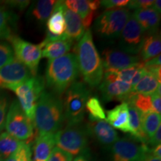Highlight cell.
<instances>
[{"label": "cell", "mask_w": 161, "mask_h": 161, "mask_svg": "<svg viewBox=\"0 0 161 161\" xmlns=\"http://www.w3.org/2000/svg\"><path fill=\"white\" fill-rule=\"evenodd\" d=\"M74 51L79 72L84 82L91 87L99 86L103 80L104 69L90 29H86L84 32Z\"/></svg>", "instance_id": "obj_1"}, {"label": "cell", "mask_w": 161, "mask_h": 161, "mask_svg": "<svg viewBox=\"0 0 161 161\" xmlns=\"http://www.w3.org/2000/svg\"><path fill=\"white\" fill-rule=\"evenodd\" d=\"M64 119L61 98L44 90L37 101L33 121L38 134H55L61 128Z\"/></svg>", "instance_id": "obj_2"}, {"label": "cell", "mask_w": 161, "mask_h": 161, "mask_svg": "<svg viewBox=\"0 0 161 161\" xmlns=\"http://www.w3.org/2000/svg\"><path fill=\"white\" fill-rule=\"evenodd\" d=\"M78 75L76 56L74 53H68L56 59L48 60L45 83L51 92L60 96L75 83Z\"/></svg>", "instance_id": "obj_3"}, {"label": "cell", "mask_w": 161, "mask_h": 161, "mask_svg": "<svg viewBox=\"0 0 161 161\" xmlns=\"http://www.w3.org/2000/svg\"><path fill=\"white\" fill-rule=\"evenodd\" d=\"M63 102L64 117L68 125H80L85 114L90 90L83 82L75 81L64 92Z\"/></svg>", "instance_id": "obj_4"}, {"label": "cell", "mask_w": 161, "mask_h": 161, "mask_svg": "<svg viewBox=\"0 0 161 161\" xmlns=\"http://www.w3.org/2000/svg\"><path fill=\"white\" fill-rule=\"evenodd\" d=\"M45 80L40 76H31L23 83L10 86L8 90L15 92L18 102L30 120L33 122L36 107L40 94L45 89Z\"/></svg>", "instance_id": "obj_5"}, {"label": "cell", "mask_w": 161, "mask_h": 161, "mask_svg": "<svg viewBox=\"0 0 161 161\" xmlns=\"http://www.w3.org/2000/svg\"><path fill=\"white\" fill-rule=\"evenodd\" d=\"M130 16L129 10L125 8L106 10L96 18L94 29L96 33L104 39L118 38Z\"/></svg>", "instance_id": "obj_6"}, {"label": "cell", "mask_w": 161, "mask_h": 161, "mask_svg": "<svg viewBox=\"0 0 161 161\" xmlns=\"http://www.w3.org/2000/svg\"><path fill=\"white\" fill-rule=\"evenodd\" d=\"M55 144L72 156H78L87 148V132L80 125H68L55 134Z\"/></svg>", "instance_id": "obj_7"}, {"label": "cell", "mask_w": 161, "mask_h": 161, "mask_svg": "<svg viewBox=\"0 0 161 161\" xmlns=\"http://www.w3.org/2000/svg\"><path fill=\"white\" fill-rule=\"evenodd\" d=\"M5 127L10 135L23 142L31 138L34 134L33 122L25 115L17 100L9 107Z\"/></svg>", "instance_id": "obj_8"}, {"label": "cell", "mask_w": 161, "mask_h": 161, "mask_svg": "<svg viewBox=\"0 0 161 161\" xmlns=\"http://www.w3.org/2000/svg\"><path fill=\"white\" fill-rule=\"evenodd\" d=\"M8 40L13 47L16 59L30 70L32 76L37 75L38 65L42 58L41 47L14 35H12Z\"/></svg>", "instance_id": "obj_9"}, {"label": "cell", "mask_w": 161, "mask_h": 161, "mask_svg": "<svg viewBox=\"0 0 161 161\" xmlns=\"http://www.w3.org/2000/svg\"><path fill=\"white\" fill-rule=\"evenodd\" d=\"M146 35V32L136 19L130 14L120 34L119 47L122 52L127 54L136 55L140 52Z\"/></svg>", "instance_id": "obj_10"}, {"label": "cell", "mask_w": 161, "mask_h": 161, "mask_svg": "<svg viewBox=\"0 0 161 161\" xmlns=\"http://www.w3.org/2000/svg\"><path fill=\"white\" fill-rule=\"evenodd\" d=\"M103 79L99 84V90L104 101L117 100L127 102L134 93L131 85L119 79L114 72L105 71Z\"/></svg>", "instance_id": "obj_11"}, {"label": "cell", "mask_w": 161, "mask_h": 161, "mask_svg": "<svg viewBox=\"0 0 161 161\" xmlns=\"http://www.w3.org/2000/svg\"><path fill=\"white\" fill-rule=\"evenodd\" d=\"M149 148L145 144H139L134 140L119 139L111 146L113 161H140Z\"/></svg>", "instance_id": "obj_12"}, {"label": "cell", "mask_w": 161, "mask_h": 161, "mask_svg": "<svg viewBox=\"0 0 161 161\" xmlns=\"http://www.w3.org/2000/svg\"><path fill=\"white\" fill-rule=\"evenodd\" d=\"M31 76L30 70L14 58L0 69V88L8 89L10 86L23 83Z\"/></svg>", "instance_id": "obj_13"}, {"label": "cell", "mask_w": 161, "mask_h": 161, "mask_svg": "<svg viewBox=\"0 0 161 161\" xmlns=\"http://www.w3.org/2000/svg\"><path fill=\"white\" fill-rule=\"evenodd\" d=\"M102 64L105 71L121 70L140 63V56L131 55L116 49H107L102 52Z\"/></svg>", "instance_id": "obj_14"}, {"label": "cell", "mask_w": 161, "mask_h": 161, "mask_svg": "<svg viewBox=\"0 0 161 161\" xmlns=\"http://www.w3.org/2000/svg\"><path fill=\"white\" fill-rule=\"evenodd\" d=\"M86 130L104 146H111L119 140L117 132L105 120H90Z\"/></svg>", "instance_id": "obj_15"}, {"label": "cell", "mask_w": 161, "mask_h": 161, "mask_svg": "<svg viewBox=\"0 0 161 161\" xmlns=\"http://www.w3.org/2000/svg\"><path fill=\"white\" fill-rule=\"evenodd\" d=\"M66 7L79 16L84 29H89L95 11L100 6V1L90 0H67L64 2Z\"/></svg>", "instance_id": "obj_16"}, {"label": "cell", "mask_w": 161, "mask_h": 161, "mask_svg": "<svg viewBox=\"0 0 161 161\" xmlns=\"http://www.w3.org/2000/svg\"><path fill=\"white\" fill-rule=\"evenodd\" d=\"M114 128L129 133V113L127 102H122L107 112L106 120Z\"/></svg>", "instance_id": "obj_17"}, {"label": "cell", "mask_w": 161, "mask_h": 161, "mask_svg": "<svg viewBox=\"0 0 161 161\" xmlns=\"http://www.w3.org/2000/svg\"><path fill=\"white\" fill-rule=\"evenodd\" d=\"M148 35L156 34L160 22V14L152 7L146 9L136 10L132 14Z\"/></svg>", "instance_id": "obj_18"}, {"label": "cell", "mask_w": 161, "mask_h": 161, "mask_svg": "<svg viewBox=\"0 0 161 161\" xmlns=\"http://www.w3.org/2000/svg\"><path fill=\"white\" fill-rule=\"evenodd\" d=\"M64 16L66 23L65 34L72 42L79 41L85 32L81 19L77 14L68 9L65 4L64 7Z\"/></svg>", "instance_id": "obj_19"}, {"label": "cell", "mask_w": 161, "mask_h": 161, "mask_svg": "<svg viewBox=\"0 0 161 161\" xmlns=\"http://www.w3.org/2000/svg\"><path fill=\"white\" fill-rule=\"evenodd\" d=\"M55 146V134H38L33 148L34 161H47Z\"/></svg>", "instance_id": "obj_20"}, {"label": "cell", "mask_w": 161, "mask_h": 161, "mask_svg": "<svg viewBox=\"0 0 161 161\" xmlns=\"http://www.w3.org/2000/svg\"><path fill=\"white\" fill-rule=\"evenodd\" d=\"M57 3L55 0H39L31 4L28 15L39 23H44L49 19Z\"/></svg>", "instance_id": "obj_21"}, {"label": "cell", "mask_w": 161, "mask_h": 161, "mask_svg": "<svg viewBox=\"0 0 161 161\" xmlns=\"http://www.w3.org/2000/svg\"><path fill=\"white\" fill-rule=\"evenodd\" d=\"M64 1H57L52 14L46 22L48 31L55 35L65 33L66 23L64 16Z\"/></svg>", "instance_id": "obj_22"}, {"label": "cell", "mask_w": 161, "mask_h": 161, "mask_svg": "<svg viewBox=\"0 0 161 161\" xmlns=\"http://www.w3.org/2000/svg\"><path fill=\"white\" fill-rule=\"evenodd\" d=\"M109 71L114 72L119 79L129 84L132 87H134L146 73V70L145 69V64L142 61L136 64V65L130 66V67L126 68V69L121 70H109Z\"/></svg>", "instance_id": "obj_23"}, {"label": "cell", "mask_w": 161, "mask_h": 161, "mask_svg": "<svg viewBox=\"0 0 161 161\" xmlns=\"http://www.w3.org/2000/svg\"><path fill=\"white\" fill-rule=\"evenodd\" d=\"M72 43L73 42L69 38L47 43L42 49V58L52 60L62 57L68 54L71 49Z\"/></svg>", "instance_id": "obj_24"}, {"label": "cell", "mask_w": 161, "mask_h": 161, "mask_svg": "<svg viewBox=\"0 0 161 161\" xmlns=\"http://www.w3.org/2000/svg\"><path fill=\"white\" fill-rule=\"evenodd\" d=\"M128 105L129 113V133L136 140L141 142L142 144L146 145L149 139L142 130L141 123V113L131 104L128 103Z\"/></svg>", "instance_id": "obj_25"}, {"label": "cell", "mask_w": 161, "mask_h": 161, "mask_svg": "<svg viewBox=\"0 0 161 161\" xmlns=\"http://www.w3.org/2000/svg\"><path fill=\"white\" fill-rule=\"evenodd\" d=\"M161 52V40L158 33L148 35L145 37L140 50V58L142 62H146L160 55Z\"/></svg>", "instance_id": "obj_26"}, {"label": "cell", "mask_w": 161, "mask_h": 161, "mask_svg": "<svg viewBox=\"0 0 161 161\" xmlns=\"http://www.w3.org/2000/svg\"><path fill=\"white\" fill-rule=\"evenodd\" d=\"M160 78L146 71L143 77L132 88V92L134 93L151 96L156 92L160 85Z\"/></svg>", "instance_id": "obj_27"}, {"label": "cell", "mask_w": 161, "mask_h": 161, "mask_svg": "<svg viewBox=\"0 0 161 161\" xmlns=\"http://www.w3.org/2000/svg\"><path fill=\"white\" fill-rule=\"evenodd\" d=\"M23 142L10 135L7 132L0 134V158L5 161L14 154Z\"/></svg>", "instance_id": "obj_28"}, {"label": "cell", "mask_w": 161, "mask_h": 161, "mask_svg": "<svg viewBox=\"0 0 161 161\" xmlns=\"http://www.w3.org/2000/svg\"><path fill=\"white\" fill-rule=\"evenodd\" d=\"M160 114L154 112H149L146 114H141V123L145 134L148 139L154 135L156 130L160 126Z\"/></svg>", "instance_id": "obj_29"}, {"label": "cell", "mask_w": 161, "mask_h": 161, "mask_svg": "<svg viewBox=\"0 0 161 161\" xmlns=\"http://www.w3.org/2000/svg\"><path fill=\"white\" fill-rule=\"evenodd\" d=\"M85 110L89 114L90 120H105L106 114L97 96H90L86 101Z\"/></svg>", "instance_id": "obj_30"}, {"label": "cell", "mask_w": 161, "mask_h": 161, "mask_svg": "<svg viewBox=\"0 0 161 161\" xmlns=\"http://www.w3.org/2000/svg\"><path fill=\"white\" fill-rule=\"evenodd\" d=\"M127 103L131 104L136 108L141 114L153 112L152 98L149 95L133 93Z\"/></svg>", "instance_id": "obj_31"}, {"label": "cell", "mask_w": 161, "mask_h": 161, "mask_svg": "<svg viewBox=\"0 0 161 161\" xmlns=\"http://www.w3.org/2000/svg\"><path fill=\"white\" fill-rule=\"evenodd\" d=\"M11 15L7 10L0 6V39L8 40L11 37Z\"/></svg>", "instance_id": "obj_32"}, {"label": "cell", "mask_w": 161, "mask_h": 161, "mask_svg": "<svg viewBox=\"0 0 161 161\" xmlns=\"http://www.w3.org/2000/svg\"><path fill=\"white\" fill-rule=\"evenodd\" d=\"M31 157V147L24 142L22 146L5 161H32Z\"/></svg>", "instance_id": "obj_33"}, {"label": "cell", "mask_w": 161, "mask_h": 161, "mask_svg": "<svg viewBox=\"0 0 161 161\" xmlns=\"http://www.w3.org/2000/svg\"><path fill=\"white\" fill-rule=\"evenodd\" d=\"M14 59L12 47L8 44L0 43V69Z\"/></svg>", "instance_id": "obj_34"}, {"label": "cell", "mask_w": 161, "mask_h": 161, "mask_svg": "<svg viewBox=\"0 0 161 161\" xmlns=\"http://www.w3.org/2000/svg\"><path fill=\"white\" fill-rule=\"evenodd\" d=\"M8 110V97L0 90V133L5 128L6 116Z\"/></svg>", "instance_id": "obj_35"}, {"label": "cell", "mask_w": 161, "mask_h": 161, "mask_svg": "<svg viewBox=\"0 0 161 161\" xmlns=\"http://www.w3.org/2000/svg\"><path fill=\"white\" fill-rule=\"evenodd\" d=\"M72 156L58 147L53 148L47 161H71Z\"/></svg>", "instance_id": "obj_36"}, {"label": "cell", "mask_w": 161, "mask_h": 161, "mask_svg": "<svg viewBox=\"0 0 161 161\" xmlns=\"http://www.w3.org/2000/svg\"><path fill=\"white\" fill-rule=\"evenodd\" d=\"M129 3V0H104L100 1V5L107 10L122 8Z\"/></svg>", "instance_id": "obj_37"}, {"label": "cell", "mask_w": 161, "mask_h": 161, "mask_svg": "<svg viewBox=\"0 0 161 161\" xmlns=\"http://www.w3.org/2000/svg\"><path fill=\"white\" fill-rule=\"evenodd\" d=\"M154 1L153 0H132L129 1L127 5V9H146L152 7Z\"/></svg>", "instance_id": "obj_38"}, {"label": "cell", "mask_w": 161, "mask_h": 161, "mask_svg": "<svg viewBox=\"0 0 161 161\" xmlns=\"http://www.w3.org/2000/svg\"><path fill=\"white\" fill-rule=\"evenodd\" d=\"M152 98V105L153 112L157 113V114H160L161 113V97L158 94L154 93L151 95Z\"/></svg>", "instance_id": "obj_39"}, {"label": "cell", "mask_w": 161, "mask_h": 161, "mask_svg": "<svg viewBox=\"0 0 161 161\" xmlns=\"http://www.w3.org/2000/svg\"><path fill=\"white\" fill-rule=\"evenodd\" d=\"M148 142L152 145L153 147L158 146V145H160L161 142V126L158 128V129L156 130L154 134L152 137L149 139Z\"/></svg>", "instance_id": "obj_40"}, {"label": "cell", "mask_w": 161, "mask_h": 161, "mask_svg": "<svg viewBox=\"0 0 161 161\" xmlns=\"http://www.w3.org/2000/svg\"><path fill=\"white\" fill-rule=\"evenodd\" d=\"M145 66H161V57L160 55L157 56V57L152 58L148 61L144 62Z\"/></svg>", "instance_id": "obj_41"}, {"label": "cell", "mask_w": 161, "mask_h": 161, "mask_svg": "<svg viewBox=\"0 0 161 161\" xmlns=\"http://www.w3.org/2000/svg\"><path fill=\"white\" fill-rule=\"evenodd\" d=\"M149 152L152 154L153 156L161 159V146L160 145H158V146L152 147V148L149 149Z\"/></svg>", "instance_id": "obj_42"}, {"label": "cell", "mask_w": 161, "mask_h": 161, "mask_svg": "<svg viewBox=\"0 0 161 161\" xmlns=\"http://www.w3.org/2000/svg\"><path fill=\"white\" fill-rule=\"evenodd\" d=\"M140 161H161V159L153 156L149 152V151H148V152H147L146 154H145L144 156L140 159Z\"/></svg>", "instance_id": "obj_43"}, {"label": "cell", "mask_w": 161, "mask_h": 161, "mask_svg": "<svg viewBox=\"0 0 161 161\" xmlns=\"http://www.w3.org/2000/svg\"><path fill=\"white\" fill-rule=\"evenodd\" d=\"M153 8L157 12H158L159 14H160L161 12V1L160 0H155L154 1V3H153Z\"/></svg>", "instance_id": "obj_44"}, {"label": "cell", "mask_w": 161, "mask_h": 161, "mask_svg": "<svg viewBox=\"0 0 161 161\" xmlns=\"http://www.w3.org/2000/svg\"><path fill=\"white\" fill-rule=\"evenodd\" d=\"M71 161H88V160L84 155H79L78 156L77 158L74 159V160H72Z\"/></svg>", "instance_id": "obj_45"}, {"label": "cell", "mask_w": 161, "mask_h": 161, "mask_svg": "<svg viewBox=\"0 0 161 161\" xmlns=\"http://www.w3.org/2000/svg\"><path fill=\"white\" fill-rule=\"evenodd\" d=\"M0 161H3V160H2V159H1V158H0Z\"/></svg>", "instance_id": "obj_46"}]
</instances>
